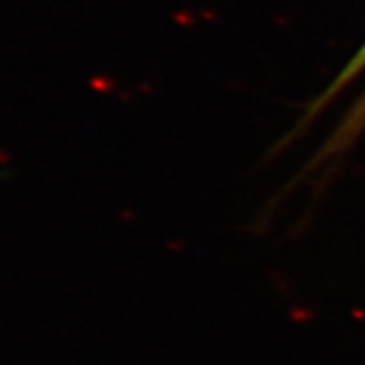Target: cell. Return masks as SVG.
I'll return each instance as SVG.
<instances>
[{
  "instance_id": "6da1fadb",
  "label": "cell",
  "mask_w": 365,
  "mask_h": 365,
  "mask_svg": "<svg viewBox=\"0 0 365 365\" xmlns=\"http://www.w3.org/2000/svg\"><path fill=\"white\" fill-rule=\"evenodd\" d=\"M364 68H365V43L361 45V47L358 48V53H356L354 56H352L351 60L346 62V66L343 68V71L339 73L336 78H334V82L330 84V88H328V90L324 91L321 97H319L317 103H315L312 110H309V115L321 110L322 106L327 105L331 97H336L337 91L341 90V88H345L346 84H349V82H351L352 78H354L356 75H358V73H360Z\"/></svg>"
}]
</instances>
